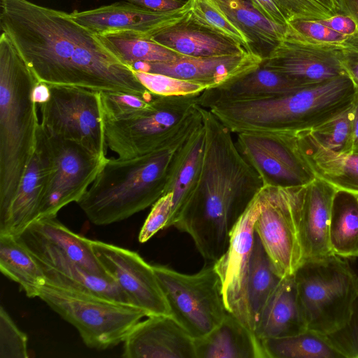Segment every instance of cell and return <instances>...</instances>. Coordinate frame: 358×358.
Masks as SVG:
<instances>
[{
    "instance_id": "cell-1",
    "label": "cell",
    "mask_w": 358,
    "mask_h": 358,
    "mask_svg": "<svg viewBox=\"0 0 358 358\" xmlns=\"http://www.w3.org/2000/svg\"><path fill=\"white\" fill-rule=\"evenodd\" d=\"M0 27L40 83L99 92H150L133 69L70 13L28 0H0Z\"/></svg>"
},
{
    "instance_id": "cell-2",
    "label": "cell",
    "mask_w": 358,
    "mask_h": 358,
    "mask_svg": "<svg viewBox=\"0 0 358 358\" xmlns=\"http://www.w3.org/2000/svg\"><path fill=\"white\" fill-rule=\"evenodd\" d=\"M199 109L205 133L201 178L173 227L188 234L202 257L213 263L226 252L234 227L263 183L232 132L208 109Z\"/></svg>"
},
{
    "instance_id": "cell-3",
    "label": "cell",
    "mask_w": 358,
    "mask_h": 358,
    "mask_svg": "<svg viewBox=\"0 0 358 358\" xmlns=\"http://www.w3.org/2000/svg\"><path fill=\"white\" fill-rule=\"evenodd\" d=\"M201 122V114L171 143L152 152L129 159H108L77 203L89 220L107 225L152 206L166 192L184 141Z\"/></svg>"
},
{
    "instance_id": "cell-4",
    "label": "cell",
    "mask_w": 358,
    "mask_h": 358,
    "mask_svg": "<svg viewBox=\"0 0 358 358\" xmlns=\"http://www.w3.org/2000/svg\"><path fill=\"white\" fill-rule=\"evenodd\" d=\"M37 78L9 36H0V221L35 152Z\"/></svg>"
},
{
    "instance_id": "cell-5",
    "label": "cell",
    "mask_w": 358,
    "mask_h": 358,
    "mask_svg": "<svg viewBox=\"0 0 358 358\" xmlns=\"http://www.w3.org/2000/svg\"><path fill=\"white\" fill-rule=\"evenodd\" d=\"M357 90L347 73L263 99L222 102L208 109L232 133L309 130L352 105Z\"/></svg>"
},
{
    "instance_id": "cell-6",
    "label": "cell",
    "mask_w": 358,
    "mask_h": 358,
    "mask_svg": "<svg viewBox=\"0 0 358 358\" xmlns=\"http://www.w3.org/2000/svg\"><path fill=\"white\" fill-rule=\"evenodd\" d=\"M307 329L324 336L348 321L358 296V275L335 254L302 262L294 273Z\"/></svg>"
},
{
    "instance_id": "cell-7",
    "label": "cell",
    "mask_w": 358,
    "mask_h": 358,
    "mask_svg": "<svg viewBox=\"0 0 358 358\" xmlns=\"http://www.w3.org/2000/svg\"><path fill=\"white\" fill-rule=\"evenodd\" d=\"M199 94H156L145 110L126 119L103 121L108 148L119 158L129 159L167 145L200 115Z\"/></svg>"
},
{
    "instance_id": "cell-8",
    "label": "cell",
    "mask_w": 358,
    "mask_h": 358,
    "mask_svg": "<svg viewBox=\"0 0 358 358\" xmlns=\"http://www.w3.org/2000/svg\"><path fill=\"white\" fill-rule=\"evenodd\" d=\"M38 297L78 330L90 348L105 350L124 342L140 320L142 309L46 282Z\"/></svg>"
},
{
    "instance_id": "cell-9",
    "label": "cell",
    "mask_w": 358,
    "mask_h": 358,
    "mask_svg": "<svg viewBox=\"0 0 358 358\" xmlns=\"http://www.w3.org/2000/svg\"><path fill=\"white\" fill-rule=\"evenodd\" d=\"M36 151L46 170V185L37 219L56 217L86 193L108 159L82 145L49 134L39 125Z\"/></svg>"
},
{
    "instance_id": "cell-10",
    "label": "cell",
    "mask_w": 358,
    "mask_h": 358,
    "mask_svg": "<svg viewBox=\"0 0 358 358\" xmlns=\"http://www.w3.org/2000/svg\"><path fill=\"white\" fill-rule=\"evenodd\" d=\"M171 317L195 339L218 326L227 313L220 278L213 264L194 274L152 265Z\"/></svg>"
},
{
    "instance_id": "cell-11",
    "label": "cell",
    "mask_w": 358,
    "mask_h": 358,
    "mask_svg": "<svg viewBox=\"0 0 358 358\" xmlns=\"http://www.w3.org/2000/svg\"><path fill=\"white\" fill-rule=\"evenodd\" d=\"M48 86L49 98L39 104L41 126L55 136L75 141L106 157L100 92L78 87Z\"/></svg>"
},
{
    "instance_id": "cell-12",
    "label": "cell",
    "mask_w": 358,
    "mask_h": 358,
    "mask_svg": "<svg viewBox=\"0 0 358 358\" xmlns=\"http://www.w3.org/2000/svg\"><path fill=\"white\" fill-rule=\"evenodd\" d=\"M300 187L264 186L255 231L281 278L293 275L303 262L297 209Z\"/></svg>"
},
{
    "instance_id": "cell-13",
    "label": "cell",
    "mask_w": 358,
    "mask_h": 358,
    "mask_svg": "<svg viewBox=\"0 0 358 358\" xmlns=\"http://www.w3.org/2000/svg\"><path fill=\"white\" fill-rule=\"evenodd\" d=\"M236 143L263 187H299L316 177L300 150L296 133L241 132Z\"/></svg>"
},
{
    "instance_id": "cell-14",
    "label": "cell",
    "mask_w": 358,
    "mask_h": 358,
    "mask_svg": "<svg viewBox=\"0 0 358 358\" xmlns=\"http://www.w3.org/2000/svg\"><path fill=\"white\" fill-rule=\"evenodd\" d=\"M90 243L103 268L133 306L143 310L148 317L171 316L152 265L136 252L99 241L90 240Z\"/></svg>"
},
{
    "instance_id": "cell-15",
    "label": "cell",
    "mask_w": 358,
    "mask_h": 358,
    "mask_svg": "<svg viewBox=\"0 0 358 358\" xmlns=\"http://www.w3.org/2000/svg\"><path fill=\"white\" fill-rule=\"evenodd\" d=\"M261 205L259 192L234 227L226 252L213 263L220 278L227 310L245 326V285Z\"/></svg>"
},
{
    "instance_id": "cell-16",
    "label": "cell",
    "mask_w": 358,
    "mask_h": 358,
    "mask_svg": "<svg viewBox=\"0 0 358 358\" xmlns=\"http://www.w3.org/2000/svg\"><path fill=\"white\" fill-rule=\"evenodd\" d=\"M343 49V45H313L286 36L262 64L307 87L346 73Z\"/></svg>"
},
{
    "instance_id": "cell-17",
    "label": "cell",
    "mask_w": 358,
    "mask_h": 358,
    "mask_svg": "<svg viewBox=\"0 0 358 358\" xmlns=\"http://www.w3.org/2000/svg\"><path fill=\"white\" fill-rule=\"evenodd\" d=\"M264 59L252 52L205 57H182L168 62H137L134 71L160 73L213 89L258 68Z\"/></svg>"
},
{
    "instance_id": "cell-18",
    "label": "cell",
    "mask_w": 358,
    "mask_h": 358,
    "mask_svg": "<svg viewBox=\"0 0 358 358\" xmlns=\"http://www.w3.org/2000/svg\"><path fill=\"white\" fill-rule=\"evenodd\" d=\"M191 0L180 9L152 11L126 1L70 13L72 18L96 35L132 32L150 37L182 18L191 10Z\"/></svg>"
},
{
    "instance_id": "cell-19",
    "label": "cell",
    "mask_w": 358,
    "mask_h": 358,
    "mask_svg": "<svg viewBox=\"0 0 358 358\" xmlns=\"http://www.w3.org/2000/svg\"><path fill=\"white\" fill-rule=\"evenodd\" d=\"M337 189L318 177L300 187L297 224L303 261L334 254L329 243V225Z\"/></svg>"
},
{
    "instance_id": "cell-20",
    "label": "cell",
    "mask_w": 358,
    "mask_h": 358,
    "mask_svg": "<svg viewBox=\"0 0 358 358\" xmlns=\"http://www.w3.org/2000/svg\"><path fill=\"white\" fill-rule=\"evenodd\" d=\"M125 358H196L194 338L169 315L138 322L124 341Z\"/></svg>"
},
{
    "instance_id": "cell-21",
    "label": "cell",
    "mask_w": 358,
    "mask_h": 358,
    "mask_svg": "<svg viewBox=\"0 0 358 358\" xmlns=\"http://www.w3.org/2000/svg\"><path fill=\"white\" fill-rule=\"evenodd\" d=\"M150 38L186 57L234 55L248 52L238 41L202 22L192 10Z\"/></svg>"
},
{
    "instance_id": "cell-22",
    "label": "cell",
    "mask_w": 358,
    "mask_h": 358,
    "mask_svg": "<svg viewBox=\"0 0 358 358\" xmlns=\"http://www.w3.org/2000/svg\"><path fill=\"white\" fill-rule=\"evenodd\" d=\"M22 244L40 264L46 282L113 301L132 305L113 279L88 271L55 250Z\"/></svg>"
},
{
    "instance_id": "cell-23",
    "label": "cell",
    "mask_w": 358,
    "mask_h": 358,
    "mask_svg": "<svg viewBox=\"0 0 358 358\" xmlns=\"http://www.w3.org/2000/svg\"><path fill=\"white\" fill-rule=\"evenodd\" d=\"M17 238L25 245L55 250L88 271L113 279L97 259L90 239L73 232L56 217L36 219Z\"/></svg>"
},
{
    "instance_id": "cell-24",
    "label": "cell",
    "mask_w": 358,
    "mask_h": 358,
    "mask_svg": "<svg viewBox=\"0 0 358 358\" xmlns=\"http://www.w3.org/2000/svg\"><path fill=\"white\" fill-rule=\"evenodd\" d=\"M305 87L287 77L264 66L216 88L205 90L198 98V105L208 108L222 102L263 99L285 94Z\"/></svg>"
},
{
    "instance_id": "cell-25",
    "label": "cell",
    "mask_w": 358,
    "mask_h": 358,
    "mask_svg": "<svg viewBox=\"0 0 358 358\" xmlns=\"http://www.w3.org/2000/svg\"><path fill=\"white\" fill-rule=\"evenodd\" d=\"M205 150L203 120L181 146L165 194L172 193V207L166 228L173 226L194 193L201 174Z\"/></svg>"
},
{
    "instance_id": "cell-26",
    "label": "cell",
    "mask_w": 358,
    "mask_h": 358,
    "mask_svg": "<svg viewBox=\"0 0 358 358\" xmlns=\"http://www.w3.org/2000/svg\"><path fill=\"white\" fill-rule=\"evenodd\" d=\"M194 343L196 358H267L262 341L229 312L218 326Z\"/></svg>"
},
{
    "instance_id": "cell-27",
    "label": "cell",
    "mask_w": 358,
    "mask_h": 358,
    "mask_svg": "<svg viewBox=\"0 0 358 358\" xmlns=\"http://www.w3.org/2000/svg\"><path fill=\"white\" fill-rule=\"evenodd\" d=\"M296 134L300 150L316 177L338 189L358 194V152L329 149L317 141L308 130Z\"/></svg>"
},
{
    "instance_id": "cell-28",
    "label": "cell",
    "mask_w": 358,
    "mask_h": 358,
    "mask_svg": "<svg viewBox=\"0 0 358 358\" xmlns=\"http://www.w3.org/2000/svg\"><path fill=\"white\" fill-rule=\"evenodd\" d=\"M294 274L282 278L260 317L255 334L261 341L306 331Z\"/></svg>"
},
{
    "instance_id": "cell-29",
    "label": "cell",
    "mask_w": 358,
    "mask_h": 358,
    "mask_svg": "<svg viewBox=\"0 0 358 358\" xmlns=\"http://www.w3.org/2000/svg\"><path fill=\"white\" fill-rule=\"evenodd\" d=\"M45 185V167L35 150L7 213L0 221V234L17 236L38 218Z\"/></svg>"
},
{
    "instance_id": "cell-30",
    "label": "cell",
    "mask_w": 358,
    "mask_h": 358,
    "mask_svg": "<svg viewBox=\"0 0 358 358\" xmlns=\"http://www.w3.org/2000/svg\"><path fill=\"white\" fill-rule=\"evenodd\" d=\"M247 37L250 50L265 59L287 34V27L274 24L248 0H212Z\"/></svg>"
},
{
    "instance_id": "cell-31",
    "label": "cell",
    "mask_w": 358,
    "mask_h": 358,
    "mask_svg": "<svg viewBox=\"0 0 358 358\" xmlns=\"http://www.w3.org/2000/svg\"><path fill=\"white\" fill-rule=\"evenodd\" d=\"M282 279L255 232L245 292L246 327L253 332L264 309Z\"/></svg>"
},
{
    "instance_id": "cell-32",
    "label": "cell",
    "mask_w": 358,
    "mask_h": 358,
    "mask_svg": "<svg viewBox=\"0 0 358 358\" xmlns=\"http://www.w3.org/2000/svg\"><path fill=\"white\" fill-rule=\"evenodd\" d=\"M0 270L30 298L38 297L46 283L40 264L15 236L0 234Z\"/></svg>"
},
{
    "instance_id": "cell-33",
    "label": "cell",
    "mask_w": 358,
    "mask_h": 358,
    "mask_svg": "<svg viewBox=\"0 0 358 358\" xmlns=\"http://www.w3.org/2000/svg\"><path fill=\"white\" fill-rule=\"evenodd\" d=\"M329 243L334 254L358 257V194L337 189L332 201Z\"/></svg>"
},
{
    "instance_id": "cell-34",
    "label": "cell",
    "mask_w": 358,
    "mask_h": 358,
    "mask_svg": "<svg viewBox=\"0 0 358 358\" xmlns=\"http://www.w3.org/2000/svg\"><path fill=\"white\" fill-rule=\"evenodd\" d=\"M98 36L111 52L131 68L137 62H168L184 57L149 37L136 33L118 32Z\"/></svg>"
},
{
    "instance_id": "cell-35",
    "label": "cell",
    "mask_w": 358,
    "mask_h": 358,
    "mask_svg": "<svg viewBox=\"0 0 358 358\" xmlns=\"http://www.w3.org/2000/svg\"><path fill=\"white\" fill-rule=\"evenodd\" d=\"M262 342L267 358H343L325 336L308 329Z\"/></svg>"
},
{
    "instance_id": "cell-36",
    "label": "cell",
    "mask_w": 358,
    "mask_h": 358,
    "mask_svg": "<svg viewBox=\"0 0 358 358\" xmlns=\"http://www.w3.org/2000/svg\"><path fill=\"white\" fill-rule=\"evenodd\" d=\"M352 115V105L338 115L308 131L324 147L337 152H348L351 143Z\"/></svg>"
},
{
    "instance_id": "cell-37",
    "label": "cell",
    "mask_w": 358,
    "mask_h": 358,
    "mask_svg": "<svg viewBox=\"0 0 358 358\" xmlns=\"http://www.w3.org/2000/svg\"><path fill=\"white\" fill-rule=\"evenodd\" d=\"M156 94L148 92L136 94L124 92H100L103 121L126 119L148 108Z\"/></svg>"
},
{
    "instance_id": "cell-38",
    "label": "cell",
    "mask_w": 358,
    "mask_h": 358,
    "mask_svg": "<svg viewBox=\"0 0 358 358\" xmlns=\"http://www.w3.org/2000/svg\"><path fill=\"white\" fill-rule=\"evenodd\" d=\"M286 36L320 45H343L348 38L331 29L319 20L306 19L289 20L287 24Z\"/></svg>"
},
{
    "instance_id": "cell-39",
    "label": "cell",
    "mask_w": 358,
    "mask_h": 358,
    "mask_svg": "<svg viewBox=\"0 0 358 358\" xmlns=\"http://www.w3.org/2000/svg\"><path fill=\"white\" fill-rule=\"evenodd\" d=\"M134 73L140 83L148 91L160 96L197 94L206 90V87L203 85L164 74L142 71H134Z\"/></svg>"
},
{
    "instance_id": "cell-40",
    "label": "cell",
    "mask_w": 358,
    "mask_h": 358,
    "mask_svg": "<svg viewBox=\"0 0 358 358\" xmlns=\"http://www.w3.org/2000/svg\"><path fill=\"white\" fill-rule=\"evenodd\" d=\"M191 10L196 17L214 29L238 41L247 51L252 52L245 34L212 0H191Z\"/></svg>"
},
{
    "instance_id": "cell-41",
    "label": "cell",
    "mask_w": 358,
    "mask_h": 358,
    "mask_svg": "<svg viewBox=\"0 0 358 358\" xmlns=\"http://www.w3.org/2000/svg\"><path fill=\"white\" fill-rule=\"evenodd\" d=\"M288 22L294 19L320 20L338 13L337 0H275Z\"/></svg>"
},
{
    "instance_id": "cell-42",
    "label": "cell",
    "mask_w": 358,
    "mask_h": 358,
    "mask_svg": "<svg viewBox=\"0 0 358 358\" xmlns=\"http://www.w3.org/2000/svg\"><path fill=\"white\" fill-rule=\"evenodd\" d=\"M27 336L15 324L3 306L0 308V358H27Z\"/></svg>"
},
{
    "instance_id": "cell-43",
    "label": "cell",
    "mask_w": 358,
    "mask_h": 358,
    "mask_svg": "<svg viewBox=\"0 0 358 358\" xmlns=\"http://www.w3.org/2000/svg\"><path fill=\"white\" fill-rule=\"evenodd\" d=\"M325 336L343 358H358V296L345 324Z\"/></svg>"
},
{
    "instance_id": "cell-44",
    "label": "cell",
    "mask_w": 358,
    "mask_h": 358,
    "mask_svg": "<svg viewBox=\"0 0 358 358\" xmlns=\"http://www.w3.org/2000/svg\"><path fill=\"white\" fill-rule=\"evenodd\" d=\"M172 193L162 196L153 205L138 234V241L145 243L159 231L166 229L171 207Z\"/></svg>"
},
{
    "instance_id": "cell-45",
    "label": "cell",
    "mask_w": 358,
    "mask_h": 358,
    "mask_svg": "<svg viewBox=\"0 0 358 358\" xmlns=\"http://www.w3.org/2000/svg\"><path fill=\"white\" fill-rule=\"evenodd\" d=\"M265 18L275 24L287 27V18L275 0H248Z\"/></svg>"
},
{
    "instance_id": "cell-46",
    "label": "cell",
    "mask_w": 358,
    "mask_h": 358,
    "mask_svg": "<svg viewBox=\"0 0 358 358\" xmlns=\"http://www.w3.org/2000/svg\"><path fill=\"white\" fill-rule=\"evenodd\" d=\"M320 22L338 34L350 37L358 33V25L350 16L337 13L326 19L320 20Z\"/></svg>"
},
{
    "instance_id": "cell-47",
    "label": "cell",
    "mask_w": 358,
    "mask_h": 358,
    "mask_svg": "<svg viewBox=\"0 0 358 358\" xmlns=\"http://www.w3.org/2000/svg\"><path fill=\"white\" fill-rule=\"evenodd\" d=\"M130 2L144 8L156 11H171L185 7L189 0H122Z\"/></svg>"
},
{
    "instance_id": "cell-48",
    "label": "cell",
    "mask_w": 358,
    "mask_h": 358,
    "mask_svg": "<svg viewBox=\"0 0 358 358\" xmlns=\"http://www.w3.org/2000/svg\"><path fill=\"white\" fill-rule=\"evenodd\" d=\"M343 66L358 90V57L351 48L343 45Z\"/></svg>"
},
{
    "instance_id": "cell-49",
    "label": "cell",
    "mask_w": 358,
    "mask_h": 358,
    "mask_svg": "<svg viewBox=\"0 0 358 358\" xmlns=\"http://www.w3.org/2000/svg\"><path fill=\"white\" fill-rule=\"evenodd\" d=\"M352 130L349 152H358V90L352 104Z\"/></svg>"
},
{
    "instance_id": "cell-50",
    "label": "cell",
    "mask_w": 358,
    "mask_h": 358,
    "mask_svg": "<svg viewBox=\"0 0 358 358\" xmlns=\"http://www.w3.org/2000/svg\"><path fill=\"white\" fill-rule=\"evenodd\" d=\"M338 13L352 17L358 25V0H337Z\"/></svg>"
},
{
    "instance_id": "cell-51",
    "label": "cell",
    "mask_w": 358,
    "mask_h": 358,
    "mask_svg": "<svg viewBox=\"0 0 358 358\" xmlns=\"http://www.w3.org/2000/svg\"><path fill=\"white\" fill-rule=\"evenodd\" d=\"M50 96L48 85L44 83H38L33 91V99L36 104H41L46 101Z\"/></svg>"
},
{
    "instance_id": "cell-52",
    "label": "cell",
    "mask_w": 358,
    "mask_h": 358,
    "mask_svg": "<svg viewBox=\"0 0 358 358\" xmlns=\"http://www.w3.org/2000/svg\"><path fill=\"white\" fill-rule=\"evenodd\" d=\"M357 34L358 35V33Z\"/></svg>"
}]
</instances>
